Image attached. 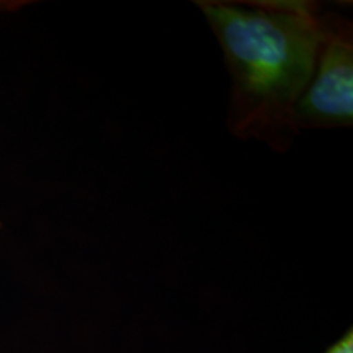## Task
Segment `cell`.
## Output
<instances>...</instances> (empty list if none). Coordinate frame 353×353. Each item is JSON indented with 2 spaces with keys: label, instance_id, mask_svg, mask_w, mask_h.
Returning <instances> with one entry per match:
<instances>
[{
  "label": "cell",
  "instance_id": "obj_1",
  "mask_svg": "<svg viewBox=\"0 0 353 353\" xmlns=\"http://www.w3.org/2000/svg\"><path fill=\"white\" fill-rule=\"evenodd\" d=\"M196 6L231 79L229 131L286 152L299 132L296 107L314 70L324 8L306 0H203Z\"/></svg>",
  "mask_w": 353,
  "mask_h": 353
},
{
  "label": "cell",
  "instance_id": "obj_2",
  "mask_svg": "<svg viewBox=\"0 0 353 353\" xmlns=\"http://www.w3.org/2000/svg\"><path fill=\"white\" fill-rule=\"evenodd\" d=\"M353 123V28L332 10L322 12L314 70L296 107L298 130H334Z\"/></svg>",
  "mask_w": 353,
  "mask_h": 353
},
{
  "label": "cell",
  "instance_id": "obj_3",
  "mask_svg": "<svg viewBox=\"0 0 353 353\" xmlns=\"http://www.w3.org/2000/svg\"><path fill=\"white\" fill-rule=\"evenodd\" d=\"M325 353H353V332L352 329L334 345H330Z\"/></svg>",
  "mask_w": 353,
  "mask_h": 353
}]
</instances>
